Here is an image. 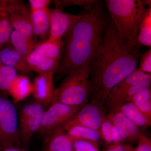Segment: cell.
I'll list each match as a JSON object with an SVG mask.
<instances>
[{"mask_svg":"<svg viewBox=\"0 0 151 151\" xmlns=\"http://www.w3.org/2000/svg\"><path fill=\"white\" fill-rule=\"evenodd\" d=\"M15 69L6 65H2L0 69V92L8 94L9 90L13 82L18 74Z\"/></svg>","mask_w":151,"mask_h":151,"instance_id":"484cf974","label":"cell"},{"mask_svg":"<svg viewBox=\"0 0 151 151\" xmlns=\"http://www.w3.org/2000/svg\"><path fill=\"white\" fill-rule=\"evenodd\" d=\"M138 64L137 50L127 45L111 22L106 25L101 46L89 65L90 102L105 109L111 89L137 70Z\"/></svg>","mask_w":151,"mask_h":151,"instance_id":"6da1fadb","label":"cell"},{"mask_svg":"<svg viewBox=\"0 0 151 151\" xmlns=\"http://www.w3.org/2000/svg\"><path fill=\"white\" fill-rule=\"evenodd\" d=\"M67 135L72 141H89L97 145L100 139V132L79 126H70L64 129Z\"/></svg>","mask_w":151,"mask_h":151,"instance_id":"44dd1931","label":"cell"},{"mask_svg":"<svg viewBox=\"0 0 151 151\" xmlns=\"http://www.w3.org/2000/svg\"><path fill=\"white\" fill-rule=\"evenodd\" d=\"M33 50L44 56L60 61L64 51V44L62 39L48 38L37 44Z\"/></svg>","mask_w":151,"mask_h":151,"instance_id":"d6986e66","label":"cell"},{"mask_svg":"<svg viewBox=\"0 0 151 151\" xmlns=\"http://www.w3.org/2000/svg\"><path fill=\"white\" fill-rule=\"evenodd\" d=\"M11 44L14 49L26 60L36 45L34 40H30L15 30H13Z\"/></svg>","mask_w":151,"mask_h":151,"instance_id":"603a6c76","label":"cell"},{"mask_svg":"<svg viewBox=\"0 0 151 151\" xmlns=\"http://www.w3.org/2000/svg\"><path fill=\"white\" fill-rule=\"evenodd\" d=\"M0 8L9 14L13 28L26 37L34 40L30 12L21 0H1Z\"/></svg>","mask_w":151,"mask_h":151,"instance_id":"ba28073f","label":"cell"},{"mask_svg":"<svg viewBox=\"0 0 151 151\" xmlns=\"http://www.w3.org/2000/svg\"><path fill=\"white\" fill-rule=\"evenodd\" d=\"M32 83L29 78L24 75H18L11 85L8 94L10 95L13 103H18L24 100L32 94Z\"/></svg>","mask_w":151,"mask_h":151,"instance_id":"ac0fdd59","label":"cell"},{"mask_svg":"<svg viewBox=\"0 0 151 151\" xmlns=\"http://www.w3.org/2000/svg\"><path fill=\"white\" fill-rule=\"evenodd\" d=\"M89 65L85 64L68 74L59 87L55 89L54 102L79 106L89 102L90 94Z\"/></svg>","mask_w":151,"mask_h":151,"instance_id":"277c9868","label":"cell"},{"mask_svg":"<svg viewBox=\"0 0 151 151\" xmlns=\"http://www.w3.org/2000/svg\"><path fill=\"white\" fill-rule=\"evenodd\" d=\"M117 111L123 113L139 128L145 129L151 126V120L147 118L133 103L126 102Z\"/></svg>","mask_w":151,"mask_h":151,"instance_id":"ffe728a7","label":"cell"},{"mask_svg":"<svg viewBox=\"0 0 151 151\" xmlns=\"http://www.w3.org/2000/svg\"><path fill=\"white\" fill-rule=\"evenodd\" d=\"M96 145V144L89 141H73L74 151H99Z\"/></svg>","mask_w":151,"mask_h":151,"instance_id":"f546056e","label":"cell"},{"mask_svg":"<svg viewBox=\"0 0 151 151\" xmlns=\"http://www.w3.org/2000/svg\"><path fill=\"white\" fill-rule=\"evenodd\" d=\"M147 73L137 69L113 87L109 92L105 103V111L106 115L115 112L126 102L130 87L140 80Z\"/></svg>","mask_w":151,"mask_h":151,"instance_id":"30bf717a","label":"cell"},{"mask_svg":"<svg viewBox=\"0 0 151 151\" xmlns=\"http://www.w3.org/2000/svg\"><path fill=\"white\" fill-rule=\"evenodd\" d=\"M26 60L30 71L52 76L58 71L60 62L44 56L34 50L27 57Z\"/></svg>","mask_w":151,"mask_h":151,"instance_id":"5bb4252c","label":"cell"},{"mask_svg":"<svg viewBox=\"0 0 151 151\" xmlns=\"http://www.w3.org/2000/svg\"><path fill=\"white\" fill-rule=\"evenodd\" d=\"M45 137L43 151H74L73 142L63 126L58 127Z\"/></svg>","mask_w":151,"mask_h":151,"instance_id":"4fadbf2b","label":"cell"},{"mask_svg":"<svg viewBox=\"0 0 151 151\" xmlns=\"http://www.w3.org/2000/svg\"><path fill=\"white\" fill-rule=\"evenodd\" d=\"M45 111L44 106L35 101L22 106L18 116L19 137L22 145H27L37 133Z\"/></svg>","mask_w":151,"mask_h":151,"instance_id":"8992f818","label":"cell"},{"mask_svg":"<svg viewBox=\"0 0 151 151\" xmlns=\"http://www.w3.org/2000/svg\"><path fill=\"white\" fill-rule=\"evenodd\" d=\"M106 116L119 130L123 140L138 139L141 134L139 128L123 113L117 111L108 113Z\"/></svg>","mask_w":151,"mask_h":151,"instance_id":"9a60e30c","label":"cell"},{"mask_svg":"<svg viewBox=\"0 0 151 151\" xmlns=\"http://www.w3.org/2000/svg\"><path fill=\"white\" fill-rule=\"evenodd\" d=\"M113 124L110 119L105 116L100 130L101 139L107 145L112 144V132Z\"/></svg>","mask_w":151,"mask_h":151,"instance_id":"83f0119b","label":"cell"},{"mask_svg":"<svg viewBox=\"0 0 151 151\" xmlns=\"http://www.w3.org/2000/svg\"><path fill=\"white\" fill-rule=\"evenodd\" d=\"M142 1L144 6H148L149 7H151V1L150 0H145V1Z\"/></svg>","mask_w":151,"mask_h":151,"instance_id":"d590c367","label":"cell"},{"mask_svg":"<svg viewBox=\"0 0 151 151\" xmlns=\"http://www.w3.org/2000/svg\"><path fill=\"white\" fill-rule=\"evenodd\" d=\"M12 29L8 13L0 8V49L11 44Z\"/></svg>","mask_w":151,"mask_h":151,"instance_id":"d4e9b609","label":"cell"},{"mask_svg":"<svg viewBox=\"0 0 151 151\" xmlns=\"http://www.w3.org/2000/svg\"><path fill=\"white\" fill-rule=\"evenodd\" d=\"M138 43L145 46H151V8L146 9L139 26Z\"/></svg>","mask_w":151,"mask_h":151,"instance_id":"cb8c5ba5","label":"cell"},{"mask_svg":"<svg viewBox=\"0 0 151 151\" xmlns=\"http://www.w3.org/2000/svg\"><path fill=\"white\" fill-rule=\"evenodd\" d=\"M2 65V64L1 63V61H0V69H1V67Z\"/></svg>","mask_w":151,"mask_h":151,"instance_id":"8d00e7d4","label":"cell"},{"mask_svg":"<svg viewBox=\"0 0 151 151\" xmlns=\"http://www.w3.org/2000/svg\"><path fill=\"white\" fill-rule=\"evenodd\" d=\"M105 2L117 32L131 48L137 50L139 26L146 10L142 1L107 0Z\"/></svg>","mask_w":151,"mask_h":151,"instance_id":"3957f363","label":"cell"},{"mask_svg":"<svg viewBox=\"0 0 151 151\" xmlns=\"http://www.w3.org/2000/svg\"><path fill=\"white\" fill-rule=\"evenodd\" d=\"M126 102L133 103L147 118L151 120V86L127 98Z\"/></svg>","mask_w":151,"mask_h":151,"instance_id":"7402d4cb","label":"cell"},{"mask_svg":"<svg viewBox=\"0 0 151 151\" xmlns=\"http://www.w3.org/2000/svg\"><path fill=\"white\" fill-rule=\"evenodd\" d=\"M123 141L124 140L121 137L119 130L113 125L112 132V144H121Z\"/></svg>","mask_w":151,"mask_h":151,"instance_id":"d6a6232c","label":"cell"},{"mask_svg":"<svg viewBox=\"0 0 151 151\" xmlns=\"http://www.w3.org/2000/svg\"><path fill=\"white\" fill-rule=\"evenodd\" d=\"M137 70L147 74H151V49L142 55Z\"/></svg>","mask_w":151,"mask_h":151,"instance_id":"f1b7e54d","label":"cell"},{"mask_svg":"<svg viewBox=\"0 0 151 151\" xmlns=\"http://www.w3.org/2000/svg\"><path fill=\"white\" fill-rule=\"evenodd\" d=\"M53 76L38 74L32 83V94L35 101L45 107L50 106L54 102L55 89Z\"/></svg>","mask_w":151,"mask_h":151,"instance_id":"7c38bea8","label":"cell"},{"mask_svg":"<svg viewBox=\"0 0 151 151\" xmlns=\"http://www.w3.org/2000/svg\"><path fill=\"white\" fill-rule=\"evenodd\" d=\"M105 116L104 108L90 101L82 106L73 118L63 127L65 129L70 126H81L100 132Z\"/></svg>","mask_w":151,"mask_h":151,"instance_id":"9c48e42d","label":"cell"},{"mask_svg":"<svg viewBox=\"0 0 151 151\" xmlns=\"http://www.w3.org/2000/svg\"><path fill=\"white\" fill-rule=\"evenodd\" d=\"M82 106H75L54 102L45 110L37 133L45 136L58 127L63 126L75 116Z\"/></svg>","mask_w":151,"mask_h":151,"instance_id":"52a82bcc","label":"cell"},{"mask_svg":"<svg viewBox=\"0 0 151 151\" xmlns=\"http://www.w3.org/2000/svg\"><path fill=\"white\" fill-rule=\"evenodd\" d=\"M0 61L2 65L12 68L22 75L30 72L26 60L11 44L0 49Z\"/></svg>","mask_w":151,"mask_h":151,"instance_id":"2e32d148","label":"cell"},{"mask_svg":"<svg viewBox=\"0 0 151 151\" xmlns=\"http://www.w3.org/2000/svg\"><path fill=\"white\" fill-rule=\"evenodd\" d=\"M82 14L65 36L64 51L58 72L66 76L85 64H90L103 42L106 22L99 2Z\"/></svg>","mask_w":151,"mask_h":151,"instance_id":"7a4b0ae2","label":"cell"},{"mask_svg":"<svg viewBox=\"0 0 151 151\" xmlns=\"http://www.w3.org/2000/svg\"><path fill=\"white\" fill-rule=\"evenodd\" d=\"M22 146L16 108L6 94L0 92V151Z\"/></svg>","mask_w":151,"mask_h":151,"instance_id":"5b68a950","label":"cell"},{"mask_svg":"<svg viewBox=\"0 0 151 151\" xmlns=\"http://www.w3.org/2000/svg\"><path fill=\"white\" fill-rule=\"evenodd\" d=\"M138 139V146L133 151H151L150 139L141 133Z\"/></svg>","mask_w":151,"mask_h":151,"instance_id":"4dcf8cb0","label":"cell"},{"mask_svg":"<svg viewBox=\"0 0 151 151\" xmlns=\"http://www.w3.org/2000/svg\"><path fill=\"white\" fill-rule=\"evenodd\" d=\"M30 12L41 10L48 8V6L51 2L50 0H29Z\"/></svg>","mask_w":151,"mask_h":151,"instance_id":"1f68e13d","label":"cell"},{"mask_svg":"<svg viewBox=\"0 0 151 151\" xmlns=\"http://www.w3.org/2000/svg\"><path fill=\"white\" fill-rule=\"evenodd\" d=\"M126 146L123 145L122 143L119 144H112L108 146L105 151H126Z\"/></svg>","mask_w":151,"mask_h":151,"instance_id":"836d02e7","label":"cell"},{"mask_svg":"<svg viewBox=\"0 0 151 151\" xmlns=\"http://www.w3.org/2000/svg\"><path fill=\"white\" fill-rule=\"evenodd\" d=\"M49 8L30 12V22L33 35L44 39L49 35Z\"/></svg>","mask_w":151,"mask_h":151,"instance_id":"e0dca14e","label":"cell"},{"mask_svg":"<svg viewBox=\"0 0 151 151\" xmlns=\"http://www.w3.org/2000/svg\"><path fill=\"white\" fill-rule=\"evenodd\" d=\"M50 19L49 35L52 40L62 39L73 28L82 14L67 13L58 8L48 9Z\"/></svg>","mask_w":151,"mask_h":151,"instance_id":"8fae6325","label":"cell"},{"mask_svg":"<svg viewBox=\"0 0 151 151\" xmlns=\"http://www.w3.org/2000/svg\"><path fill=\"white\" fill-rule=\"evenodd\" d=\"M53 2L58 7L78 6L85 8L87 10L91 9L94 6L99 2L98 1L92 0H62L54 1Z\"/></svg>","mask_w":151,"mask_h":151,"instance_id":"4316f807","label":"cell"},{"mask_svg":"<svg viewBox=\"0 0 151 151\" xmlns=\"http://www.w3.org/2000/svg\"><path fill=\"white\" fill-rule=\"evenodd\" d=\"M1 151H27L21 147H12L7 148Z\"/></svg>","mask_w":151,"mask_h":151,"instance_id":"e575fe53","label":"cell"}]
</instances>
